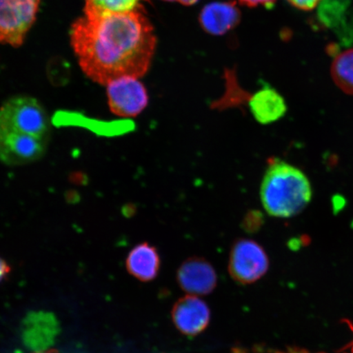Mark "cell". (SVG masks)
<instances>
[{
    "label": "cell",
    "mask_w": 353,
    "mask_h": 353,
    "mask_svg": "<svg viewBox=\"0 0 353 353\" xmlns=\"http://www.w3.org/2000/svg\"><path fill=\"white\" fill-rule=\"evenodd\" d=\"M227 90L222 99L213 104L215 108L226 109L239 107L241 105L248 104L250 95L243 91L235 79V76L231 72L228 73Z\"/></svg>",
    "instance_id": "16"
},
{
    "label": "cell",
    "mask_w": 353,
    "mask_h": 353,
    "mask_svg": "<svg viewBox=\"0 0 353 353\" xmlns=\"http://www.w3.org/2000/svg\"><path fill=\"white\" fill-rule=\"evenodd\" d=\"M287 1L300 10L310 11L314 10L321 0H287Z\"/></svg>",
    "instance_id": "18"
},
{
    "label": "cell",
    "mask_w": 353,
    "mask_h": 353,
    "mask_svg": "<svg viewBox=\"0 0 353 353\" xmlns=\"http://www.w3.org/2000/svg\"><path fill=\"white\" fill-rule=\"evenodd\" d=\"M141 0H85V16L99 17L138 10Z\"/></svg>",
    "instance_id": "14"
},
{
    "label": "cell",
    "mask_w": 353,
    "mask_h": 353,
    "mask_svg": "<svg viewBox=\"0 0 353 353\" xmlns=\"http://www.w3.org/2000/svg\"><path fill=\"white\" fill-rule=\"evenodd\" d=\"M60 332V321L51 312H30L21 324L22 343L34 352L50 350Z\"/></svg>",
    "instance_id": "7"
},
{
    "label": "cell",
    "mask_w": 353,
    "mask_h": 353,
    "mask_svg": "<svg viewBox=\"0 0 353 353\" xmlns=\"http://www.w3.org/2000/svg\"><path fill=\"white\" fill-rule=\"evenodd\" d=\"M275 353H325V352H312L303 348L299 347H288L284 351H278Z\"/></svg>",
    "instance_id": "22"
},
{
    "label": "cell",
    "mask_w": 353,
    "mask_h": 353,
    "mask_svg": "<svg viewBox=\"0 0 353 353\" xmlns=\"http://www.w3.org/2000/svg\"><path fill=\"white\" fill-rule=\"evenodd\" d=\"M0 130L48 139L50 122L46 110L37 99L17 96L0 108Z\"/></svg>",
    "instance_id": "3"
},
{
    "label": "cell",
    "mask_w": 353,
    "mask_h": 353,
    "mask_svg": "<svg viewBox=\"0 0 353 353\" xmlns=\"http://www.w3.org/2000/svg\"><path fill=\"white\" fill-rule=\"evenodd\" d=\"M176 281L188 294H210L217 286L218 277L214 268L205 259L189 258L181 264L176 272Z\"/></svg>",
    "instance_id": "10"
},
{
    "label": "cell",
    "mask_w": 353,
    "mask_h": 353,
    "mask_svg": "<svg viewBox=\"0 0 353 353\" xmlns=\"http://www.w3.org/2000/svg\"><path fill=\"white\" fill-rule=\"evenodd\" d=\"M248 105L255 120L262 125H270L280 120L287 110L284 99L268 85L250 95Z\"/></svg>",
    "instance_id": "12"
},
{
    "label": "cell",
    "mask_w": 353,
    "mask_h": 353,
    "mask_svg": "<svg viewBox=\"0 0 353 353\" xmlns=\"http://www.w3.org/2000/svg\"><path fill=\"white\" fill-rule=\"evenodd\" d=\"M48 139L0 130V161L21 165L38 161L46 152Z\"/></svg>",
    "instance_id": "8"
},
{
    "label": "cell",
    "mask_w": 353,
    "mask_h": 353,
    "mask_svg": "<svg viewBox=\"0 0 353 353\" xmlns=\"http://www.w3.org/2000/svg\"><path fill=\"white\" fill-rule=\"evenodd\" d=\"M199 21L207 33L222 35L239 24L241 12L236 3L214 2L203 8Z\"/></svg>",
    "instance_id": "11"
},
{
    "label": "cell",
    "mask_w": 353,
    "mask_h": 353,
    "mask_svg": "<svg viewBox=\"0 0 353 353\" xmlns=\"http://www.w3.org/2000/svg\"><path fill=\"white\" fill-rule=\"evenodd\" d=\"M331 72L335 83L347 94H353V50L338 54Z\"/></svg>",
    "instance_id": "15"
},
{
    "label": "cell",
    "mask_w": 353,
    "mask_h": 353,
    "mask_svg": "<svg viewBox=\"0 0 353 353\" xmlns=\"http://www.w3.org/2000/svg\"><path fill=\"white\" fill-rule=\"evenodd\" d=\"M174 1L179 2L185 6H193V4L196 3L199 0H174Z\"/></svg>",
    "instance_id": "23"
},
{
    "label": "cell",
    "mask_w": 353,
    "mask_h": 353,
    "mask_svg": "<svg viewBox=\"0 0 353 353\" xmlns=\"http://www.w3.org/2000/svg\"><path fill=\"white\" fill-rule=\"evenodd\" d=\"M344 323L348 326V328L351 330L352 334V341L347 344L346 346H344L342 350L339 352L341 353H353V322L350 320L346 319L343 320Z\"/></svg>",
    "instance_id": "21"
},
{
    "label": "cell",
    "mask_w": 353,
    "mask_h": 353,
    "mask_svg": "<svg viewBox=\"0 0 353 353\" xmlns=\"http://www.w3.org/2000/svg\"><path fill=\"white\" fill-rule=\"evenodd\" d=\"M41 0H0V43L19 47L37 20Z\"/></svg>",
    "instance_id": "4"
},
{
    "label": "cell",
    "mask_w": 353,
    "mask_h": 353,
    "mask_svg": "<svg viewBox=\"0 0 353 353\" xmlns=\"http://www.w3.org/2000/svg\"><path fill=\"white\" fill-rule=\"evenodd\" d=\"M312 196L311 183L303 171L279 159L268 161L260 197L269 215L281 219L293 217L306 208Z\"/></svg>",
    "instance_id": "2"
},
{
    "label": "cell",
    "mask_w": 353,
    "mask_h": 353,
    "mask_svg": "<svg viewBox=\"0 0 353 353\" xmlns=\"http://www.w3.org/2000/svg\"><path fill=\"white\" fill-rule=\"evenodd\" d=\"M161 263L160 254L156 247L143 242L130 251L125 264L130 275L140 281L149 282L156 279Z\"/></svg>",
    "instance_id": "13"
},
{
    "label": "cell",
    "mask_w": 353,
    "mask_h": 353,
    "mask_svg": "<svg viewBox=\"0 0 353 353\" xmlns=\"http://www.w3.org/2000/svg\"><path fill=\"white\" fill-rule=\"evenodd\" d=\"M110 110L121 117H135L147 108L149 97L138 78L121 77L107 85Z\"/></svg>",
    "instance_id": "6"
},
{
    "label": "cell",
    "mask_w": 353,
    "mask_h": 353,
    "mask_svg": "<svg viewBox=\"0 0 353 353\" xmlns=\"http://www.w3.org/2000/svg\"><path fill=\"white\" fill-rule=\"evenodd\" d=\"M264 223L263 216L259 211L251 210L247 213L242 221V228L246 232L254 233L262 228Z\"/></svg>",
    "instance_id": "17"
},
{
    "label": "cell",
    "mask_w": 353,
    "mask_h": 353,
    "mask_svg": "<svg viewBox=\"0 0 353 353\" xmlns=\"http://www.w3.org/2000/svg\"><path fill=\"white\" fill-rule=\"evenodd\" d=\"M70 35L83 72L105 86L119 78L143 77L157 46L152 26L142 6L120 14L79 17Z\"/></svg>",
    "instance_id": "1"
},
{
    "label": "cell",
    "mask_w": 353,
    "mask_h": 353,
    "mask_svg": "<svg viewBox=\"0 0 353 353\" xmlns=\"http://www.w3.org/2000/svg\"><path fill=\"white\" fill-rule=\"evenodd\" d=\"M165 1L173 2L174 0H165Z\"/></svg>",
    "instance_id": "25"
},
{
    "label": "cell",
    "mask_w": 353,
    "mask_h": 353,
    "mask_svg": "<svg viewBox=\"0 0 353 353\" xmlns=\"http://www.w3.org/2000/svg\"><path fill=\"white\" fill-rule=\"evenodd\" d=\"M243 6L254 8L264 6L271 8L274 6L276 0H238Z\"/></svg>",
    "instance_id": "19"
},
{
    "label": "cell",
    "mask_w": 353,
    "mask_h": 353,
    "mask_svg": "<svg viewBox=\"0 0 353 353\" xmlns=\"http://www.w3.org/2000/svg\"><path fill=\"white\" fill-rule=\"evenodd\" d=\"M210 316L206 303L192 294L180 298L171 311L172 321L176 330L191 337L204 332L210 324Z\"/></svg>",
    "instance_id": "9"
},
{
    "label": "cell",
    "mask_w": 353,
    "mask_h": 353,
    "mask_svg": "<svg viewBox=\"0 0 353 353\" xmlns=\"http://www.w3.org/2000/svg\"><path fill=\"white\" fill-rule=\"evenodd\" d=\"M11 270V267L6 260L0 258V283L10 274Z\"/></svg>",
    "instance_id": "20"
},
{
    "label": "cell",
    "mask_w": 353,
    "mask_h": 353,
    "mask_svg": "<svg viewBox=\"0 0 353 353\" xmlns=\"http://www.w3.org/2000/svg\"><path fill=\"white\" fill-rule=\"evenodd\" d=\"M33 353H59V352L54 350H47V351H44V352H33Z\"/></svg>",
    "instance_id": "24"
},
{
    "label": "cell",
    "mask_w": 353,
    "mask_h": 353,
    "mask_svg": "<svg viewBox=\"0 0 353 353\" xmlns=\"http://www.w3.org/2000/svg\"><path fill=\"white\" fill-rule=\"evenodd\" d=\"M269 259L266 251L258 242L250 239L237 240L229 255L228 272L241 285H250L266 274Z\"/></svg>",
    "instance_id": "5"
}]
</instances>
